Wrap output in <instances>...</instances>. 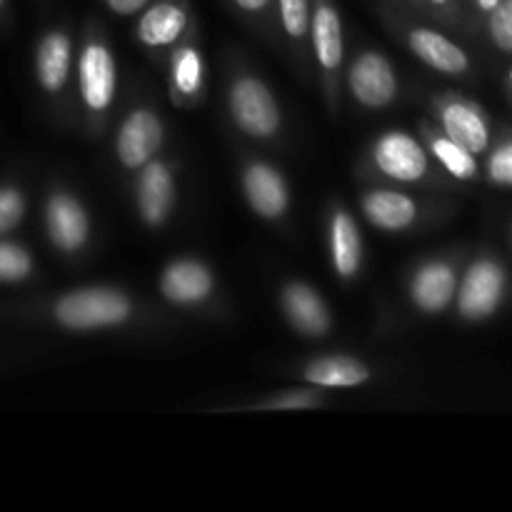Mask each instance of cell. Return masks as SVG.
I'll use <instances>...</instances> for the list:
<instances>
[{
    "label": "cell",
    "instance_id": "6da1fadb",
    "mask_svg": "<svg viewBox=\"0 0 512 512\" xmlns=\"http://www.w3.org/2000/svg\"><path fill=\"white\" fill-rule=\"evenodd\" d=\"M130 310V300L120 290L83 288L58 300L55 320L68 330H98L125 323Z\"/></svg>",
    "mask_w": 512,
    "mask_h": 512
},
{
    "label": "cell",
    "instance_id": "7a4b0ae2",
    "mask_svg": "<svg viewBox=\"0 0 512 512\" xmlns=\"http://www.w3.org/2000/svg\"><path fill=\"white\" fill-rule=\"evenodd\" d=\"M230 113L235 125L253 138H270L280 125L278 103L268 85L243 75L230 88Z\"/></svg>",
    "mask_w": 512,
    "mask_h": 512
},
{
    "label": "cell",
    "instance_id": "3957f363",
    "mask_svg": "<svg viewBox=\"0 0 512 512\" xmlns=\"http://www.w3.org/2000/svg\"><path fill=\"white\" fill-rule=\"evenodd\" d=\"M505 293V273L495 260H478L465 273L458 290V310L468 320H483L498 310Z\"/></svg>",
    "mask_w": 512,
    "mask_h": 512
},
{
    "label": "cell",
    "instance_id": "277c9868",
    "mask_svg": "<svg viewBox=\"0 0 512 512\" xmlns=\"http://www.w3.org/2000/svg\"><path fill=\"white\" fill-rule=\"evenodd\" d=\"M350 93L365 108H385L398 95V78L390 60L380 53H363L355 58L348 73Z\"/></svg>",
    "mask_w": 512,
    "mask_h": 512
},
{
    "label": "cell",
    "instance_id": "5b68a950",
    "mask_svg": "<svg viewBox=\"0 0 512 512\" xmlns=\"http://www.w3.org/2000/svg\"><path fill=\"white\" fill-rule=\"evenodd\" d=\"M160 143H163V123H160V118L153 110L138 108L120 125L115 153H118L120 163L125 168L135 170L153 160Z\"/></svg>",
    "mask_w": 512,
    "mask_h": 512
},
{
    "label": "cell",
    "instance_id": "8992f818",
    "mask_svg": "<svg viewBox=\"0 0 512 512\" xmlns=\"http://www.w3.org/2000/svg\"><path fill=\"white\" fill-rule=\"evenodd\" d=\"M373 158L380 173L403 183H415L428 173V153L423 145L400 130H390L375 143Z\"/></svg>",
    "mask_w": 512,
    "mask_h": 512
},
{
    "label": "cell",
    "instance_id": "52a82bcc",
    "mask_svg": "<svg viewBox=\"0 0 512 512\" xmlns=\"http://www.w3.org/2000/svg\"><path fill=\"white\" fill-rule=\"evenodd\" d=\"M80 78V95H83L85 105L95 113H103L115 95V63L110 50L105 48L100 40H90L83 48L78 65Z\"/></svg>",
    "mask_w": 512,
    "mask_h": 512
},
{
    "label": "cell",
    "instance_id": "ba28073f",
    "mask_svg": "<svg viewBox=\"0 0 512 512\" xmlns=\"http://www.w3.org/2000/svg\"><path fill=\"white\" fill-rule=\"evenodd\" d=\"M45 223H48V235L53 245L63 253H75L88 243V213L73 195H53L48 200V210H45Z\"/></svg>",
    "mask_w": 512,
    "mask_h": 512
},
{
    "label": "cell",
    "instance_id": "9c48e42d",
    "mask_svg": "<svg viewBox=\"0 0 512 512\" xmlns=\"http://www.w3.org/2000/svg\"><path fill=\"white\" fill-rule=\"evenodd\" d=\"M245 198L250 208L263 218H280L288 210L290 195L283 175L265 163H253L243 178Z\"/></svg>",
    "mask_w": 512,
    "mask_h": 512
},
{
    "label": "cell",
    "instance_id": "30bf717a",
    "mask_svg": "<svg viewBox=\"0 0 512 512\" xmlns=\"http://www.w3.org/2000/svg\"><path fill=\"white\" fill-rule=\"evenodd\" d=\"M173 200L175 188L168 165L158 163V160L145 163L138 180V208L145 223L163 225L168 220L170 208H173Z\"/></svg>",
    "mask_w": 512,
    "mask_h": 512
},
{
    "label": "cell",
    "instance_id": "8fae6325",
    "mask_svg": "<svg viewBox=\"0 0 512 512\" xmlns=\"http://www.w3.org/2000/svg\"><path fill=\"white\" fill-rule=\"evenodd\" d=\"M283 308L288 315L290 325L303 335H325L330 330L328 305L305 283H290L283 290Z\"/></svg>",
    "mask_w": 512,
    "mask_h": 512
},
{
    "label": "cell",
    "instance_id": "7c38bea8",
    "mask_svg": "<svg viewBox=\"0 0 512 512\" xmlns=\"http://www.w3.org/2000/svg\"><path fill=\"white\" fill-rule=\"evenodd\" d=\"M160 290L170 303L193 305L213 293V275L203 263L195 260H178L168 265L160 280Z\"/></svg>",
    "mask_w": 512,
    "mask_h": 512
},
{
    "label": "cell",
    "instance_id": "4fadbf2b",
    "mask_svg": "<svg viewBox=\"0 0 512 512\" xmlns=\"http://www.w3.org/2000/svg\"><path fill=\"white\" fill-rule=\"evenodd\" d=\"M440 120H443V130L450 140L463 145L473 155L483 153L490 143V130L485 118L475 105L463 103V100H450L440 110Z\"/></svg>",
    "mask_w": 512,
    "mask_h": 512
},
{
    "label": "cell",
    "instance_id": "5bb4252c",
    "mask_svg": "<svg viewBox=\"0 0 512 512\" xmlns=\"http://www.w3.org/2000/svg\"><path fill=\"white\" fill-rule=\"evenodd\" d=\"M188 28V10L180 0H158L150 5L138 23L140 43L150 48H163V45L175 43Z\"/></svg>",
    "mask_w": 512,
    "mask_h": 512
},
{
    "label": "cell",
    "instance_id": "9a60e30c",
    "mask_svg": "<svg viewBox=\"0 0 512 512\" xmlns=\"http://www.w3.org/2000/svg\"><path fill=\"white\" fill-rule=\"evenodd\" d=\"M408 43L413 48V53L418 55L423 63H428L430 68H435L438 73L445 75H460L468 70L470 60L465 55V50L460 45H455L453 40L445 38L443 33L430 28H415L410 30Z\"/></svg>",
    "mask_w": 512,
    "mask_h": 512
},
{
    "label": "cell",
    "instance_id": "2e32d148",
    "mask_svg": "<svg viewBox=\"0 0 512 512\" xmlns=\"http://www.w3.org/2000/svg\"><path fill=\"white\" fill-rule=\"evenodd\" d=\"M458 293V278L448 263H428L415 273L410 295L413 303L425 313H440L453 303Z\"/></svg>",
    "mask_w": 512,
    "mask_h": 512
},
{
    "label": "cell",
    "instance_id": "e0dca14e",
    "mask_svg": "<svg viewBox=\"0 0 512 512\" xmlns=\"http://www.w3.org/2000/svg\"><path fill=\"white\" fill-rule=\"evenodd\" d=\"M310 33H313L318 63L328 73H338L340 63H343V23L330 0L315 3V13L310 15Z\"/></svg>",
    "mask_w": 512,
    "mask_h": 512
},
{
    "label": "cell",
    "instance_id": "ac0fdd59",
    "mask_svg": "<svg viewBox=\"0 0 512 512\" xmlns=\"http://www.w3.org/2000/svg\"><path fill=\"white\" fill-rule=\"evenodd\" d=\"M365 218L380 230H405L413 225V220L418 218V205L403 193H395V190H373V193L365 195L363 200Z\"/></svg>",
    "mask_w": 512,
    "mask_h": 512
},
{
    "label": "cell",
    "instance_id": "d6986e66",
    "mask_svg": "<svg viewBox=\"0 0 512 512\" xmlns=\"http://www.w3.org/2000/svg\"><path fill=\"white\" fill-rule=\"evenodd\" d=\"M330 253H333V265L338 275L353 278L363 263V240H360L358 223L353 215L338 210L330 220Z\"/></svg>",
    "mask_w": 512,
    "mask_h": 512
},
{
    "label": "cell",
    "instance_id": "ffe728a7",
    "mask_svg": "<svg viewBox=\"0 0 512 512\" xmlns=\"http://www.w3.org/2000/svg\"><path fill=\"white\" fill-rule=\"evenodd\" d=\"M70 38L65 33H48L38 45V55H35V70H38V80L48 93H60L63 85L68 83L70 75Z\"/></svg>",
    "mask_w": 512,
    "mask_h": 512
},
{
    "label": "cell",
    "instance_id": "44dd1931",
    "mask_svg": "<svg viewBox=\"0 0 512 512\" xmlns=\"http://www.w3.org/2000/svg\"><path fill=\"white\" fill-rule=\"evenodd\" d=\"M305 378L320 388H355L370 378V370L353 358H320L305 368Z\"/></svg>",
    "mask_w": 512,
    "mask_h": 512
},
{
    "label": "cell",
    "instance_id": "7402d4cb",
    "mask_svg": "<svg viewBox=\"0 0 512 512\" xmlns=\"http://www.w3.org/2000/svg\"><path fill=\"white\" fill-rule=\"evenodd\" d=\"M430 148H433L435 158L445 165L448 173H453L455 178L470 180L478 175V163H475V155L470 150H465L463 145H458L455 140H450L448 135H433L430 138Z\"/></svg>",
    "mask_w": 512,
    "mask_h": 512
},
{
    "label": "cell",
    "instance_id": "603a6c76",
    "mask_svg": "<svg viewBox=\"0 0 512 512\" xmlns=\"http://www.w3.org/2000/svg\"><path fill=\"white\" fill-rule=\"evenodd\" d=\"M173 85L178 93L195 95L203 85V63H200L198 50L183 48L173 58Z\"/></svg>",
    "mask_w": 512,
    "mask_h": 512
},
{
    "label": "cell",
    "instance_id": "cb8c5ba5",
    "mask_svg": "<svg viewBox=\"0 0 512 512\" xmlns=\"http://www.w3.org/2000/svg\"><path fill=\"white\" fill-rule=\"evenodd\" d=\"M280 23L293 40H303L310 33V0H278Z\"/></svg>",
    "mask_w": 512,
    "mask_h": 512
},
{
    "label": "cell",
    "instance_id": "d4e9b609",
    "mask_svg": "<svg viewBox=\"0 0 512 512\" xmlns=\"http://www.w3.org/2000/svg\"><path fill=\"white\" fill-rule=\"evenodd\" d=\"M33 260L20 245L0 243V283H15L30 275Z\"/></svg>",
    "mask_w": 512,
    "mask_h": 512
},
{
    "label": "cell",
    "instance_id": "484cf974",
    "mask_svg": "<svg viewBox=\"0 0 512 512\" xmlns=\"http://www.w3.org/2000/svg\"><path fill=\"white\" fill-rule=\"evenodd\" d=\"M490 38L503 53H512V0L490 10Z\"/></svg>",
    "mask_w": 512,
    "mask_h": 512
},
{
    "label": "cell",
    "instance_id": "4316f807",
    "mask_svg": "<svg viewBox=\"0 0 512 512\" xmlns=\"http://www.w3.org/2000/svg\"><path fill=\"white\" fill-rule=\"evenodd\" d=\"M23 195L15 188H3L0 190V233H8L23 218Z\"/></svg>",
    "mask_w": 512,
    "mask_h": 512
},
{
    "label": "cell",
    "instance_id": "83f0119b",
    "mask_svg": "<svg viewBox=\"0 0 512 512\" xmlns=\"http://www.w3.org/2000/svg\"><path fill=\"white\" fill-rule=\"evenodd\" d=\"M490 178L498 185H512V143L500 145L490 155Z\"/></svg>",
    "mask_w": 512,
    "mask_h": 512
},
{
    "label": "cell",
    "instance_id": "f1b7e54d",
    "mask_svg": "<svg viewBox=\"0 0 512 512\" xmlns=\"http://www.w3.org/2000/svg\"><path fill=\"white\" fill-rule=\"evenodd\" d=\"M313 405H318V398H315V395L295 393V395H288V398H283V400H275V403H270V408L288 410V408H313Z\"/></svg>",
    "mask_w": 512,
    "mask_h": 512
},
{
    "label": "cell",
    "instance_id": "f546056e",
    "mask_svg": "<svg viewBox=\"0 0 512 512\" xmlns=\"http://www.w3.org/2000/svg\"><path fill=\"white\" fill-rule=\"evenodd\" d=\"M108 8L118 15H135L150 3V0H105Z\"/></svg>",
    "mask_w": 512,
    "mask_h": 512
},
{
    "label": "cell",
    "instance_id": "4dcf8cb0",
    "mask_svg": "<svg viewBox=\"0 0 512 512\" xmlns=\"http://www.w3.org/2000/svg\"><path fill=\"white\" fill-rule=\"evenodd\" d=\"M243 13H263L265 8H270L273 0H233Z\"/></svg>",
    "mask_w": 512,
    "mask_h": 512
},
{
    "label": "cell",
    "instance_id": "1f68e13d",
    "mask_svg": "<svg viewBox=\"0 0 512 512\" xmlns=\"http://www.w3.org/2000/svg\"><path fill=\"white\" fill-rule=\"evenodd\" d=\"M500 3H503V0H475V5H478V8L483 10V13H490V10L498 8Z\"/></svg>",
    "mask_w": 512,
    "mask_h": 512
},
{
    "label": "cell",
    "instance_id": "d6a6232c",
    "mask_svg": "<svg viewBox=\"0 0 512 512\" xmlns=\"http://www.w3.org/2000/svg\"><path fill=\"white\" fill-rule=\"evenodd\" d=\"M430 5H435V8H445V5H450V0H428Z\"/></svg>",
    "mask_w": 512,
    "mask_h": 512
},
{
    "label": "cell",
    "instance_id": "836d02e7",
    "mask_svg": "<svg viewBox=\"0 0 512 512\" xmlns=\"http://www.w3.org/2000/svg\"><path fill=\"white\" fill-rule=\"evenodd\" d=\"M3 3H5V0H0V8H3Z\"/></svg>",
    "mask_w": 512,
    "mask_h": 512
},
{
    "label": "cell",
    "instance_id": "e575fe53",
    "mask_svg": "<svg viewBox=\"0 0 512 512\" xmlns=\"http://www.w3.org/2000/svg\"><path fill=\"white\" fill-rule=\"evenodd\" d=\"M510 78H512V73H510Z\"/></svg>",
    "mask_w": 512,
    "mask_h": 512
}]
</instances>
